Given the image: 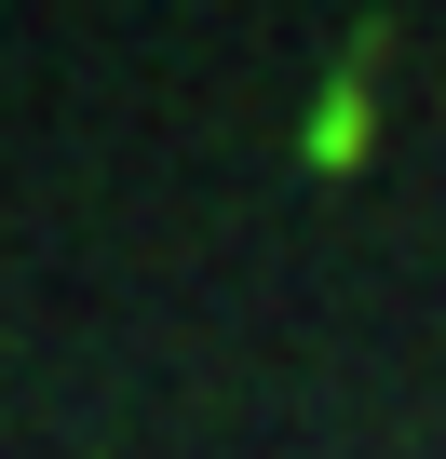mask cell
<instances>
[{"instance_id": "1", "label": "cell", "mask_w": 446, "mask_h": 459, "mask_svg": "<svg viewBox=\"0 0 446 459\" xmlns=\"http://www.w3.org/2000/svg\"><path fill=\"white\" fill-rule=\"evenodd\" d=\"M352 149H365V55H338V82H325V108H311L298 162H311V176H352Z\"/></svg>"}]
</instances>
